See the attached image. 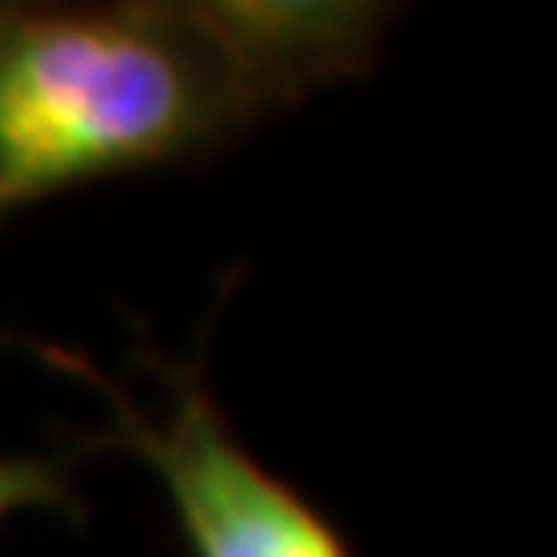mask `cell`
<instances>
[{"mask_svg":"<svg viewBox=\"0 0 557 557\" xmlns=\"http://www.w3.org/2000/svg\"><path fill=\"white\" fill-rule=\"evenodd\" d=\"M20 344L51 372L75 376L102 395L108 418L94 432H79V450L145 465L163 483L186 557H358L354 539L321 511V502H311L237 437L209 386L205 348L163 358L139 344L135 362L168 391V409L149 413L75 348L28 335Z\"/></svg>","mask_w":557,"mask_h":557,"instance_id":"7a4b0ae2","label":"cell"},{"mask_svg":"<svg viewBox=\"0 0 557 557\" xmlns=\"http://www.w3.org/2000/svg\"><path fill=\"white\" fill-rule=\"evenodd\" d=\"M24 511L84 520L79 487L57 456H0V525Z\"/></svg>","mask_w":557,"mask_h":557,"instance_id":"3957f363","label":"cell"},{"mask_svg":"<svg viewBox=\"0 0 557 557\" xmlns=\"http://www.w3.org/2000/svg\"><path fill=\"white\" fill-rule=\"evenodd\" d=\"M386 28L381 5H0V223L237 145L362 79Z\"/></svg>","mask_w":557,"mask_h":557,"instance_id":"6da1fadb","label":"cell"}]
</instances>
